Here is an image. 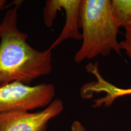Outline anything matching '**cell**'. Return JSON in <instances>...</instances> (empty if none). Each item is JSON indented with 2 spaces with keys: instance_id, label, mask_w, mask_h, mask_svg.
Listing matches in <instances>:
<instances>
[{
  "instance_id": "obj_1",
  "label": "cell",
  "mask_w": 131,
  "mask_h": 131,
  "mask_svg": "<svg viewBox=\"0 0 131 131\" xmlns=\"http://www.w3.org/2000/svg\"><path fill=\"white\" fill-rule=\"evenodd\" d=\"M18 4L0 23V86L18 81L29 84L52 71V50H38L27 42L28 35L17 27Z\"/></svg>"
},
{
  "instance_id": "obj_2",
  "label": "cell",
  "mask_w": 131,
  "mask_h": 131,
  "mask_svg": "<svg viewBox=\"0 0 131 131\" xmlns=\"http://www.w3.org/2000/svg\"><path fill=\"white\" fill-rule=\"evenodd\" d=\"M80 28L83 42L75 55L76 63L108 56L112 51L121 54L119 26L112 14L111 0H81Z\"/></svg>"
},
{
  "instance_id": "obj_3",
  "label": "cell",
  "mask_w": 131,
  "mask_h": 131,
  "mask_svg": "<svg viewBox=\"0 0 131 131\" xmlns=\"http://www.w3.org/2000/svg\"><path fill=\"white\" fill-rule=\"evenodd\" d=\"M55 95L52 84L30 86L15 81L0 86V114L46 107Z\"/></svg>"
},
{
  "instance_id": "obj_4",
  "label": "cell",
  "mask_w": 131,
  "mask_h": 131,
  "mask_svg": "<svg viewBox=\"0 0 131 131\" xmlns=\"http://www.w3.org/2000/svg\"><path fill=\"white\" fill-rule=\"evenodd\" d=\"M64 109L63 101L55 99L43 110L0 114V131H46L48 123Z\"/></svg>"
},
{
  "instance_id": "obj_5",
  "label": "cell",
  "mask_w": 131,
  "mask_h": 131,
  "mask_svg": "<svg viewBox=\"0 0 131 131\" xmlns=\"http://www.w3.org/2000/svg\"><path fill=\"white\" fill-rule=\"evenodd\" d=\"M81 0H49L44 9L43 18L47 24H52L58 11L64 10L66 22L61 34L50 46L49 49L52 50L68 39L81 40L80 32V10Z\"/></svg>"
},
{
  "instance_id": "obj_6",
  "label": "cell",
  "mask_w": 131,
  "mask_h": 131,
  "mask_svg": "<svg viewBox=\"0 0 131 131\" xmlns=\"http://www.w3.org/2000/svg\"><path fill=\"white\" fill-rule=\"evenodd\" d=\"M92 72L96 76L97 81L84 85L83 86L84 94L86 95H89L92 91L103 92L106 94L105 96L95 101L94 107H100L103 105L105 106H111L117 98L131 95V88L124 89L115 86L103 79L96 69H94Z\"/></svg>"
},
{
  "instance_id": "obj_7",
  "label": "cell",
  "mask_w": 131,
  "mask_h": 131,
  "mask_svg": "<svg viewBox=\"0 0 131 131\" xmlns=\"http://www.w3.org/2000/svg\"><path fill=\"white\" fill-rule=\"evenodd\" d=\"M111 8L119 27H124L131 21V0H112Z\"/></svg>"
},
{
  "instance_id": "obj_8",
  "label": "cell",
  "mask_w": 131,
  "mask_h": 131,
  "mask_svg": "<svg viewBox=\"0 0 131 131\" xmlns=\"http://www.w3.org/2000/svg\"><path fill=\"white\" fill-rule=\"evenodd\" d=\"M124 39L119 41L122 50H124L131 61V21L124 27Z\"/></svg>"
},
{
  "instance_id": "obj_9",
  "label": "cell",
  "mask_w": 131,
  "mask_h": 131,
  "mask_svg": "<svg viewBox=\"0 0 131 131\" xmlns=\"http://www.w3.org/2000/svg\"><path fill=\"white\" fill-rule=\"evenodd\" d=\"M70 131H87L85 127L81 122L75 120L71 124Z\"/></svg>"
},
{
  "instance_id": "obj_10",
  "label": "cell",
  "mask_w": 131,
  "mask_h": 131,
  "mask_svg": "<svg viewBox=\"0 0 131 131\" xmlns=\"http://www.w3.org/2000/svg\"><path fill=\"white\" fill-rule=\"evenodd\" d=\"M6 1H4V0H0V12L2 10V9L4 8V5L6 4Z\"/></svg>"
},
{
  "instance_id": "obj_11",
  "label": "cell",
  "mask_w": 131,
  "mask_h": 131,
  "mask_svg": "<svg viewBox=\"0 0 131 131\" xmlns=\"http://www.w3.org/2000/svg\"><path fill=\"white\" fill-rule=\"evenodd\" d=\"M0 29H1V25H0Z\"/></svg>"
},
{
  "instance_id": "obj_12",
  "label": "cell",
  "mask_w": 131,
  "mask_h": 131,
  "mask_svg": "<svg viewBox=\"0 0 131 131\" xmlns=\"http://www.w3.org/2000/svg\"><path fill=\"white\" fill-rule=\"evenodd\" d=\"M48 131H52V130H48Z\"/></svg>"
}]
</instances>
